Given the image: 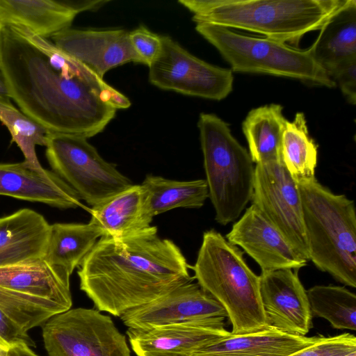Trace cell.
Instances as JSON below:
<instances>
[{
    "instance_id": "1",
    "label": "cell",
    "mask_w": 356,
    "mask_h": 356,
    "mask_svg": "<svg viewBox=\"0 0 356 356\" xmlns=\"http://www.w3.org/2000/svg\"><path fill=\"white\" fill-rule=\"evenodd\" d=\"M25 40L1 26L0 67L10 99L49 131L87 138L101 133L129 99L51 40Z\"/></svg>"
},
{
    "instance_id": "2",
    "label": "cell",
    "mask_w": 356,
    "mask_h": 356,
    "mask_svg": "<svg viewBox=\"0 0 356 356\" xmlns=\"http://www.w3.org/2000/svg\"><path fill=\"white\" fill-rule=\"evenodd\" d=\"M189 268L179 248L150 226L122 238L100 237L77 273L97 309L120 317L193 281Z\"/></svg>"
},
{
    "instance_id": "3",
    "label": "cell",
    "mask_w": 356,
    "mask_h": 356,
    "mask_svg": "<svg viewBox=\"0 0 356 356\" xmlns=\"http://www.w3.org/2000/svg\"><path fill=\"white\" fill-rule=\"evenodd\" d=\"M348 0H179L197 23H210L298 44Z\"/></svg>"
},
{
    "instance_id": "4",
    "label": "cell",
    "mask_w": 356,
    "mask_h": 356,
    "mask_svg": "<svg viewBox=\"0 0 356 356\" xmlns=\"http://www.w3.org/2000/svg\"><path fill=\"white\" fill-rule=\"evenodd\" d=\"M197 284L225 308L233 334L264 330L267 326L259 291V276L243 252L212 229L203 234L195 264Z\"/></svg>"
},
{
    "instance_id": "5",
    "label": "cell",
    "mask_w": 356,
    "mask_h": 356,
    "mask_svg": "<svg viewBox=\"0 0 356 356\" xmlns=\"http://www.w3.org/2000/svg\"><path fill=\"white\" fill-rule=\"evenodd\" d=\"M309 260L346 286L356 287V213L354 201L316 179L298 184Z\"/></svg>"
},
{
    "instance_id": "6",
    "label": "cell",
    "mask_w": 356,
    "mask_h": 356,
    "mask_svg": "<svg viewBox=\"0 0 356 356\" xmlns=\"http://www.w3.org/2000/svg\"><path fill=\"white\" fill-rule=\"evenodd\" d=\"M209 197L221 225L237 220L252 199L254 167L249 152L229 125L213 113L197 122Z\"/></svg>"
},
{
    "instance_id": "7",
    "label": "cell",
    "mask_w": 356,
    "mask_h": 356,
    "mask_svg": "<svg viewBox=\"0 0 356 356\" xmlns=\"http://www.w3.org/2000/svg\"><path fill=\"white\" fill-rule=\"evenodd\" d=\"M195 30L219 51L232 72L271 74L336 87L309 48L300 49L279 40L243 35L210 23H197Z\"/></svg>"
},
{
    "instance_id": "8",
    "label": "cell",
    "mask_w": 356,
    "mask_h": 356,
    "mask_svg": "<svg viewBox=\"0 0 356 356\" xmlns=\"http://www.w3.org/2000/svg\"><path fill=\"white\" fill-rule=\"evenodd\" d=\"M45 147L52 171L92 207L133 185L84 136L48 131Z\"/></svg>"
},
{
    "instance_id": "9",
    "label": "cell",
    "mask_w": 356,
    "mask_h": 356,
    "mask_svg": "<svg viewBox=\"0 0 356 356\" xmlns=\"http://www.w3.org/2000/svg\"><path fill=\"white\" fill-rule=\"evenodd\" d=\"M48 356H130L125 336L99 310L70 309L42 325Z\"/></svg>"
},
{
    "instance_id": "10",
    "label": "cell",
    "mask_w": 356,
    "mask_h": 356,
    "mask_svg": "<svg viewBox=\"0 0 356 356\" xmlns=\"http://www.w3.org/2000/svg\"><path fill=\"white\" fill-rule=\"evenodd\" d=\"M159 56L148 66L149 81L162 90L222 100L233 90L231 69L210 64L191 54L168 35H161Z\"/></svg>"
},
{
    "instance_id": "11",
    "label": "cell",
    "mask_w": 356,
    "mask_h": 356,
    "mask_svg": "<svg viewBox=\"0 0 356 356\" xmlns=\"http://www.w3.org/2000/svg\"><path fill=\"white\" fill-rule=\"evenodd\" d=\"M252 204L309 261L299 188L281 161L256 164Z\"/></svg>"
},
{
    "instance_id": "12",
    "label": "cell",
    "mask_w": 356,
    "mask_h": 356,
    "mask_svg": "<svg viewBox=\"0 0 356 356\" xmlns=\"http://www.w3.org/2000/svg\"><path fill=\"white\" fill-rule=\"evenodd\" d=\"M222 305L197 283L184 284L149 303L131 309L120 318L131 329H149L193 321L224 322Z\"/></svg>"
},
{
    "instance_id": "13",
    "label": "cell",
    "mask_w": 356,
    "mask_h": 356,
    "mask_svg": "<svg viewBox=\"0 0 356 356\" xmlns=\"http://www.w3.org/2000/svg\"><path fill=\"white\" fill-rule=\"evenodd\" d=\"M259 291L268 327L294 335L309 332L312 314L297 271L282 268L261 272Z\"/></svg>"
},
{
    "instance_id": "14",
    "label": "cell",
    "mask_w": 356,
    "mask_h": 356,
    "mask_svg": "<svg viewBox=\"0 0 356 356\" xmlns=\"http://www.w3.org/2000/svg\"><path fill=\"white\" fill-rule=\"evenodd\" d=\"M226 238L252 257L261 272L282 268L297 270L307 265V261L253 204L234 223Z\"/></svg>"
},
{
    "instance_id": "15",
    "label": "cell",
    "mask_w": 356,
    "mask_h": 356,
    "mask_svg": "<svg viewBox=\"0 0 356 356\" xmlns=\"http://www.w3.org/2000/svg\"><path fill=\"white\" fill-rule=\"evenodd\" d=\"M51 41L101 78L110 70L127 63H142L124 29L68 28L55 34Z\"/></svg>"
},
{
    "instance_id": "16",
    "label": "cell",
    "mask_w": 356,
    "mask_h": 356,
    "mask_svg": "<svg viewBox=\"0 0 356 356\" xmlns=\"http://www.w3.org/2000/svg\"><path fill=\"white\" fill-rule=\"evenodd\" d=\"M224 322L193 321L149 329L128 328L137 356H192L199 350L229 336Z\"/></svg>"
},
{
    "instance_id": "17",
    "label": "cell",
    "mask_w": 356,
    "mask_h": 356,
    "mask_svg": "<svg viewBox=\"0 0 356 356\" xmlns=\"http://www.w3.org/2000/svg\"><path fill=\"white\" fill-rule=\"evenodd\" d=\"M107 1L0 0V24L23 27L45 38L70 28L83 11L99 9Z\"/></svg>"
},
{
    "instance_id": "18",
    "label": "cell",
    "mask_w": 356,
    "mask_h": 356,
    "mask_svg": "<svg viewBox=\"0 0 356 356\" xmlns=\"http://www.w3.org/2000/svg\"><path fill=\"white\" fill-rule=\"evenodd\" d=\"M0 195L63 209L83 207L79 195L52 170L35 169L24 161L0 163Z\"/></svg>"
},
{
    "instance_id": "19",
    "label": "cell",
    "mask_w": 356,
    "mask_h": 356,
    "mask_svg": "<svg viewBox=\"0 0 356 356\" xmlns=\"http://www.w3.org/2000/svg\"><path fill=\"white\" fill-rule=\"evenodd\" d=\"M50 225L30 209L0 218V267L43 259Z\"/></svg>"
},
{
    "instance_id": "20",
    "label": "cell",
    "mask_w": 356,
    "mask_h": 356,
    "mask_svg": "<svg viewBox=\"0 0 356 356\" xmlns=\"http://www.w3.org/2000/svg\"><path fill=\"white\" fill-rule=\"evenodd\" d=\"M90 224L102 236L122 238L149 228L154 218L148 195L141 184L131 185L90 210Z\"/></svg>"
},
{
    "instance_id": "21",
    "label": "cell",
    "mask_w": 356,
    "mask_h": 356,
    "mask_svg": "<svg viewBox=\"0 0 356 356\" xmlns=\"http://www.w3.org/2000/svg\"><path fill=\"white\" fill-rule=\"evenodd\" d=\"M70 277L43 259L0 267V289L49 299L68 310L72 305Z\"/></svg>"
},
{
    "instance_id": "22",
    "label": "cell",
    "mask_w": 356,
    "mask_h": 356,
    "mask_svg": "<svg viewBox=\"0 0 356 356\" xmlns=\"http://www.w3.org/2000/svg\"><path fill=\"white\" fill-rule=\"evenodd\" d=\"M321 337L290 334L269 327L253 333H232L192 356H291L314 344Z\"/></svg>"
},
{
    "instance_id": "23",
    "label": "cell",
    "mask_w": 356,
    "mask_h": 356,
    "mask_svg": "<svg viewBox=\"0 0 356 356\" xmlns=\"http://www.w3.org/2000/svg\"><path fill=\"white\" fill-rule=\"evenodd\" d=\"M319 31L309 49L327 74L337 66L356 59V1L348 0Z\"/></svg>"
},
{
    "instance_id": "24",
    "label": "cell",
    "mask_w": 356,
    "mask_h": 356,
    "mask_svg": "<svg viewBox=\"0 0 356 356\" xmlns=\"http://www.w3.org/2000/svg\"><path fill=\"white\" fill-rule=\"evenodd\" d=\"M280 104H271L249 111L242 123L249 154L256 164L281 161V141L286 124Z\"/></svg>"
},
{
    "instance_id": "25",
    "label": "cell",
    "mask_w": 356,
    "mask_h": 356,
    "mask_svg": "<svg viewBox=\"0 0 356 356\" xmlns=\"http://www.w3.org/2000/svg\"><path fill=\"white\" fill-rule=\"evenodd\" d=\"M102 236L101 231L90 222L52 224L44 259L70 276Z\"/></svg>"
},
{
    "instance_id": "26",
    "label": "cell",
    "mask_w": 356,
    "mask_h": 356,
    "mask_svg": "<svg viewBox=\"0 0 356 356\" xmlns=\"http://www.w3.org/2000/svg\"><path fill=\"white\" fill-rule=\"evenodd\" d=\"M317 145L309 136L303 113L287 121L281 141V162L297 184L316 179Z\"/></svg>"
},
{
    "instance_id": "27",
    "label": "cell",
    "mask_w": 356,
    "mask_h": 356,
    "mask_svg": "<svg viewBox=\"0 0 356 356\" xmlns=\"http://www.w3.org/2000/svg\"><path fill=\"white\" fill-rule=\"evenodd\" d=\"M141 185L154 217L177 208L199 209L209 197L205 179L177 181L149 175Z\"/></svg>"
},
{
    "instance_id": "28",
    "label": "cell",
    "mask_w": 356,
    "mask_h": 356,
    "mask_svg": "<svg viewBox=\"0 0 356 356\" xmlns=\"http://www.w3.org/2000/svg\"><path fill=\"white\" fill-rule=\"evenodd\" d=\"M306 291L312 315L326 319L335 329L356 330L354 293L334 285H317Z\"/></svg>"
},
{
    "instance_id": "29",
    "label": "cell",
    "mask_w": 356,
    "mask_h": 356,
    "mask_svg": "<svg viewBox=\"0 0 356 356\" xmlns=\"http://www.w3.org/2000/svg\"><path fill=\"white\" fill-rule=\"evenodd\" d=\"M0 121L8 129L12 143L22 152L24 161L37 170H43L35 152L37 145L44 146L48 130L29 117L10 102L0 97Z\"/></svg>"
},
{
    "instance_id": "30",
    "label": "cell",
    "mask_w": 356,
    "mask_h": 356,
    "mask_svg": "<svg viewBox=\"0 0 356 356\" xmlns=\"http://www.w3.org/2000/svg\"><path fill=\"white\" fill-rule=\"evenodd\" d=\"M0 309L24 331L42 326L53 316L67 311L51 300L0 289Z\"/></svg>"
},
{
    "instance_id": "31",
    "label": "cell",
    "mask_w": 356,
    "mask_h": 356,
    "mask_svg": "<svg viewBox=\"0 0 356 356\" xmlns=\"http://www.w3.org/2000/svg\"><path fill=\"white\" fill-rule=\"evenodd\" d=\"M356 351V338L344 333L334 337L323 336L314 343L291 356H344Z\"/></svg>"
},
{
    "instance_id": "32",
    "label": "cell",
    "mask_w": 356,
    "mask_h": 356,
    "mask_svg": "<svg viewBox=\"0 0 356 356\" xmlns=\"http://www.w3.org/2000/svg\"><path fill=\"white\" fill-rule=\"evenodd\" d=\"M132 47L143 61L149 66L160 54L162 47L161 37L144 26L129 32Z\"/></svg>"
},
{
    "instance_id": "33",
    "label": "cell",
    "mask_w": 356,
    "mask_h": 356,
    "mask_svg": "<svg viewBox=\"0 0 356 356\" xmlns=\"http://www.w3.org/2000/svg\"><path fill=\"white\" fill-rule=\"evenodd\" d=\"M327 75L339 86L349 103L356 104V59L348 60L330 71Z\"/></svg>"
},
{
    "instance_id": "34",
    "label": "cell",
    "mask_w": 356,
    "mask_h": 356,
    "mask_svg": "<svg viewBox=\"0 0 356 356\" xmlns=\"http://www.w3.org/2000/svg\"><path fill=\"white\" fill-rule=\"evenodd\" d=\"M0 338L9 346L26 344L35 347V342L26 332L24 331L0 309Z\"/></svg>"
},
{
    "instance_id": "35",
    "label": "cell",
    "mask_w": 356,
    "mask_h": 356,
    "mask_svg": "<svg viewBox=\"0 0 356 356\" xmlns=\"http://www.w3.org/2000/svg\"><path fill=\"white\" fill-rule=\"evenodd\" d=\"M8 356H38L26 344L11 346L8 349Z\"/></svg>"
},
{
    "instance_id": "36",
    "label": "cell",
    "mask_w": 356,
    "mask_h": 356,
    "mask_svg": "<svg viewBox=\"0 0 356 356\" xmlns=\"http://www.w3.org/2000/svg\"><path fill=\"white\" fill-rule=\"evenodd\" d=\"M0 97L10 99L5 76L0 67Z\"/></svg>"
},
{
    "instance_id": "37",
    "label": "cell",
    "mask_w": 356,
    "mask_h": 356,
    "mask_svg": "<svg viewBox=\"0 0 356 356\" xmlns=\"http://www.w3.org/2000/svg\"><path fill=\"white\" fill-rule=\"evenodd\" d=\"M0 356H8V349L0 347Z\"/></svg>"
},
{
    "instance_id": "38",
    "label": "cell",
    "mask_w": 356,
    "mask_h": 356,
    "mask_svg": "<svg viewBox=\"0 0 356 356\" xmlns=\"http://www.w3.org/2000/svg\"><path fill=\"white\" fill-rule=\"evenodd\" d=\"M0 347L5 349H8L10 346L0 338Z\"/></svg>"
},
{
    "instance_id": "39",
    "label": "cell",
    "mask_w": 356,
    "mask_h": 356,
    "mask_svg": "<svg viewBox=\"0 0 356 356\" xmlns=\"http://www.w3.org/2000/svg\"><path fill=\"white\" fill-rule=\"evenodd\" d=\"M344 356H356V351L352 352Z\"/></svg>"
},
{
    "instance_id": "40",
    "label": "cell",
    "mask_w": 356,
    "mask_h": 356,
    "mask_svg": "<svg viewBox=\"0 0 356 356\" xmlns=\"http://www.w3.org/2000/svg\"><path fill=\"white\" fill-rule=\"evenodd\" d=\"M1 25L0 24V41H1Z\"/></svg>"
}]
</instances>
